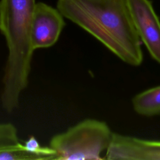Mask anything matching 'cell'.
<instances>
[{"mask_svg": "<svg viewBox=\"0 0 160 160\" xmlns=\"http://www.w3.org/2000/svg\"><path fill=\"white\" fill-rule=\"evenodd\" d=\"M57 9L125 63L141 64L142 42L126 0H58Z\"/></svg>", "mask_w": 160, "mask_h": 160, "instance_id": "1", "label": "cell"}, {"mask_svg": "<svg viewBox=\"0 0 160 160\" xmlns=\"http://www.w3.org/2000/svg\"><path fill=\"white\" fill-rule=\"evenodd\" d=\"M35 5V0H0V31L8 48L1 103L8 112L17 108L20 96L28 83L34 51L31 41V26Z\"/></svg>", "mask_w": 160, "mask_h": 160, "instance_id": "2", "label": "cell"}, {"mask_svg": "<svg viewBox=\"0 0 160 160\" xmlns=\"http://www.w3.org/2000/svg\"><path fill=\"white\" fill-rule=\"evenodd\" d=\"M112 135L104 121L87 119L54 136L49 147L56 159H102L101 154L108 148Z\"/></svg>", "mask_w": 160, "mask_h": 160, "instance_id": "3", "label": "cell"}, {"mask_svg": "<svg viewBox=\"0 0 160 160\" xmlns=\"http://www.w3.org/2000/svg\"><path fill=\"white\" fill-rule=\"evenodd\" d=\"M138 34L151 56L160 64V21L149 0H126Z\"/></svg>", "mask_w": 160, "mask_h": 160, "instance_id": "4", "label": "cell"}, {"mask_svg": "<svg viewBox=\"0 0 160 160\" xmlns=\"http://www.w3.org/2000/svg\"><path fill=\"white\" fill-rule=\"evenodd\" d=\"M65 26L62 15L45 3H36L31 26V41L34 50L53 46Z\"/></svg>", "mask_w": 160, "mask_h": 160, "instance_id": "5", "label": "cell"}, {"mask_svg": "<svg viewBox=\"0 0 160 160\" xmlns=\"http://www.w3.org/2000/svg\"><path fill=\"white\" fill-rule=\"evenodd\" d=\"M106 156L109 160H160V141L112 132Z\"/></svg>", "mask_w": 160, "mask_h": 160, "instance_id": "6", "label": "cell"}, {"mask_svg": "<svg viewBox=\"0 0 160 160\" xmlns=\"http://www.w3.org/2000/svg\"><path fill=\"white\" fill-rule=\"evenodd\" d=\"M135 112L144 116L160 115V86L146 89L136 96L132 99Z\"/></svg>", "mask_w": 160, "mask_h": 160, "instance_id": "7", "label": "cell"}, {"mask_svg": "<svg viewBox=\"0 0 160 160\" xmlns=\"http://www.w3.org/2000/svg\"><path fill=\"white\" fill-rule=\"evenodd\" d=\"M50 157L31 152L23 144L19 143L15 146L0 149V160H47Z\"/></svg>", "mask_w": 160, "mask_h": 160, "instance_id": "8", "label": "cell"}, {"mask_svg": "<svg viewBox=\"0 0 160 160\" xmlns=\"http://www.w3.org/2000/svg\"><path fill=\"white\" fill-rule=\"evenodd\" d=\"M19 143L16 127L11 123L0 124V149L15 146Z\"/></svg>", "mask_w": 160, "mask_h": 160, "instance_id": "9", "label": "cell"}, {"mask_svg": "<svg viewBox=\"0 0 160 160\" xmlns=\"http://www.w3.org/2000/svg\"><path fill=\"white\" fill-rule=\"evenodd\" d=\"M25 148L34 153L43 154L51 158V159H56L55 152L50 147H42L34 136L29 137L23 144Z\"/></svg>", "mask_w": 160, "mask_h": 160, "instance_id": "10", "label": "cell"}]
</instances>
